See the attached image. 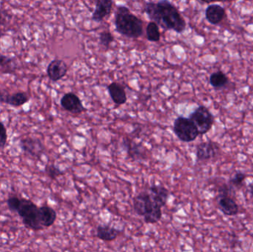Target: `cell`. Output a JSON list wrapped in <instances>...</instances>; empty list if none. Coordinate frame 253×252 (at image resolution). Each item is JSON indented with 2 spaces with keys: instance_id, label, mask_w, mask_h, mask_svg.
<instances>
[{
  "instance_id": "6da1fadb",
  "label": "cell",
  "mask_w": 253,
  "mask_h": 252,
  "mask_svg": "<svg viewBox=\"0 0 253 252\" xmlns=\"http://www.w3.org/2000/svg\"><path fill=\"white\" fill-rule=\"evenodd\" d=\"M144 10L150 20L166 31H174L177 34H182L185 31V19L169 0H159L158 2L147 1Z\"/></svg>"
},
{
  "instance_id": "7a4b0ae2",
  "label": "cell",
  "mask_w": 253,
  "mask_h": 252,
  "mask_svg": "<svg viewBox=\"0 0 253 252\" xmlns=\"http://www.w3.org/2000/svg\"><path fill=\"white\" fill-rule=\"evenodd\" d=\"M116 31L129 38H138L144 34V22L131 13L125 5H119L115 13Z\"/></svg>"
},
{
  "instance_id": "3957f363",
  "label": "cell",
  "mask_w": 253,
  "mask_h": 252,
  "mask_svg": "<svg viewBox=\"0 0 253 252\" xmlns=\"http://www.w3.org/2000/svg\"><path fill=\"white\" fill-rule=\"evenodd\" d=\"M133 210L138 216L144 217L147 224H155L162 219V207L156 204L150 194L141 192L132 200Z\"/></svg>"
},
{
  "instance_id": "277c9868",
  "label": "cell",
  "mask_w": 253,
  "mask_h": 252,
  "mask_svg": "<svg viewBox=\"0 0 253 252\" xmlns=\"http://www.w3.org/2000/svg\"><path fill=\"white\" fill-rule=\"evenodd\" d=\"M16 213L22 218L24 226L28 229L33 231L44 229L39 220V207L31 200L21 198Z\"/></svg>"
},
{
  "instance_id": "5b68a950",
  "label": "cell",
  "mask_w": 253,
  "mask_h": 252,
  "mask_svg": "<svg viewBox=\"0 0 253 252\" xmlns=\"http://www.w3.org/2000/svg\"><path fill=\"white\" fill-rule=\"evenodd\" d=\"M174 133L181 142L190 143L197 139L199 131L193 121L189 118L179 116L174 121Z\"/></svg>"
},
{
  "instance_id": "8992f818",
  "label": "cell",
  "mask_w": 253,
  "mask_h": 252,
  "mask_svg": "<svg viewBox=\"0 0 253 252\" xmlns=\"http://www.w3.org/2000/svg\"><path fill=\"white\" fill-rule=\"evenodd\" d=\"M199 131V135L206 134L214 124V116L208 108L199 106L189 115Z\"/></svg>"
},
{
  "instance_id": "52a82bcc",
  "label": "cell",
  "mask_w": 253,
  "mask_h": 252,
  "mask_svg": "<svg viewBox=\"0 0 253 252\" xmlns=\"http://www.w3.org/2000/svg\"><path fill=\"white\" fill-rule=\"evenodd\" d=\"M60 105L65 110L74 115H80L87 111L81 99L74 93H65L61 99Z\"/></svg>"
},
{
  "instance_id": "ba28073f",
  "label": "cell",
  "mask_w": 253,
  "mask_h": 252,
  "mask_svg": "<svg viewBox=\"0 0 253 252\" xmlns=\"http://www.w3.org/2000/svg\"><path fill=\"white\" fill-rule=\"evenodd\" d=\"M220 152L219 145L212 141L202 142L196 147L198 161H208L216 158Z\"/></svg>"
},
{
  "instance_id": "9c48e42d",
  "label": "cell",
  "mask_w": 253,
  "mask_h": 252,
  "mask_svg": "<svg viewBox=\"0 0 253 252\" xmlns=\"http://www.w3.org/2000/svg\"><path fill=\"white\" fill-rule=\"evenodd\" d=\"M19 146L23 152L34 158H40L45 151V147L41 140L28 137L21 139Z\"/></svg>"
},
{
  "instance_id": "30bf717a",
  "label": "cell",
  "mask_w": 253,
  "mask_h": 252,
  "mask_svg": "<svg viewBox=\"0 0 253 252\" xmlns=\"http://www.w3.org/2000/svg\"><path fill=\"white\" fill-rule=\"evenodd\" d=\"M216 201L218 208L225 216H235L239 213V205L228 194H219Z\"/></svg>"
},
{
  "instance_id": "8fae6325",
  "label": "cell",
  "mask_w": 253,
  "mask_h": 252,
  "mask_svg": "<svg viewBox=\"0 0 253 252\" xmlns=\"http://www.w3.org/2000/svg\"><path fill=\"white\" fill-rule=\"evenodd\" d=\"M68 70V65L63 60L54 59L47 66V74L51 81H58L66 75Z\"/></svg>"
},
{
  "instance_id": "7c38bea8",
  "label": "cell",
  "mask_w": 253,
  "mask_h": 252,
  "mask_svg": "<svg viewBox=\"0 0 253 252\" xmlns=\"http://www.w3.org/2000/svg\"><path fill=\"white\" fill-rule=\"evenodd\" d=\"M114 5V0H96L95 9L92 14V20L102 22L105 17L111 14Z\"/></svg>"
},
{
  "instance_id": "4fadbf2b",
  "label": "cell",
  "mask_w": 253,
  "mask_h": 252,
  "mask_svg": "<svg viewBox=\"0 0 253 252\" xmlns=\"http://www.w3.org/2000/svg\"><path fill=\"white\" fill-rule=\"evenodd\" d=\"M123 146L126 148L129 157L133 161H141L147 158L146 148L141 144L135 143L133 141L126 139L123 142Z\"/></svg>"
},
{
  "instance_id": "5bb4252c",
  "label": "cell",
  "mask_w": 253,
  "mask_h": 252,
  "mask_svg": "<svg viewBox=\"0 0 253 252\" xmlns=\"http://www.w3.org/2000/svg\"><path fill=\"white\" fill-rule=\"evenodd\" d=\"M205 17L211 25H217L227 17V13L219 4H210L205 10Z\"/></svg>"
},
{
  "instance_id": "9a60e30c",
  "label": "cell",
  "mask_w": 253,
  "mask_h": 252,
  "mask_svg": "<svg viewBox=\"0 0 253 252\" xmlns=\"http://www.w3.org/2000/svg\"><path fill=\"white\" fill-rule=\"evenodd\" d=\"M150 196L159 207H165L169 198V191L163 185H152L150 187Z\"/></svg>"
},
{
  "instance_id": "2e32d148",
  "label": "cell",
  "mask_w": 253,
  "mask_h": 252,
  "mask_svg": "<svg viewBox=\"0 0 253 252\" xmlns=\"http://www.w3.org/2000/svg\"><path fill=\"white\" fill-rule=\"evenodd\" d=\"M57 214L56 211L48 206L39 207V220L43 228L53 226L56 221Z\"/></svg>"
},
{
  "instance_id": "e0dca14e",
  "label": "cell",
  "mask_w": 253,
  "mask_h": 252,
  "mask_svg": "<svg viewBox=\"0 0 253 252\" xmlns=\"http://www.w3.org/2000/svg\"><path fill=\"white\" fill-rule=\"evenodd\" d=\"M107 89L114 104L123 105L126 103L127 98L126 90L122 84L117 82H112L108 86Z\"/></svg>"
},
{
  "instance_id": "ac0fdd59",
  "label": "cell",
  "mask_w": 253,
  "mask_h": 252,
  "mask_svg": "<svg viewBox=\"0 0 253 252\" xmlns=\"http://www.w3.org/2000/svg\"><path fill=\"white\" fill-rule=\"evenodd\" d=\"M121 234V231L109 225H99L96 228V237L101 241L111 242L115 241Z\"/></svg>"
},
{
  "instance_id": "d6986e66",
  "label": "cell",
  "mask_w": 253,
  "mask_h": 252,
  "mask_svg": "<svg viewBox=\"0 0 253 252\" xmlns=\"http://www.w3.org/2000/svg\"><path fill=\"white\" fill-rule=\"evenodd\" d=\"M230 80L222 71H218L211 74L210 76V84L215 90H221L228 85Z\"/></svg>"
},
{
  "instance_id": "ffe728a7",
  "label": "cell",
  "mask_w": 253,
  "mask_h": 252,
  "mask_svg": "<svg viewBox=\"0 0 253 252\" xmlns=\"http://www.w3.org/2000/svg\"><path fill=\"white\" fill-rule=\"evenodd\" d=\"M29 101V97L24 92H18V93L10 94L7 101V105L14 108L23 106Z\"/></svg>"
},
{
  "instance_id": "44dd1931",
  "label": "cell",
  "mask_w": 253,
  "mask_h": 252,
  "mask_svg": "<svg viewBox=\"0 0 253 252\" xmlns=\"http://www.w3.org/2000/svg\"><path fill=\"white\" fill-rule=\"evenodd\" d=\"M146 36H147V40L152 42H158L160 41V31H159V25L156 22L151 21L147 24L146 28Z\"/></svg>"
},
{
  "instance_id": "7402d4cb",
  "label": "cell",
  "mask_w": 253,
  "mask_h": 252,
  "mask_svg": "<svg viewBox=\"0 0 253 252\" xmlns=\"http://www.w3.org/2000/svg\"><path fill=\"white\" fill-rule=\"evenodd\" d=\"M44 172L46 175L52 180H56L60 176L65 174L63 171L60 170L59 167H56L53 164H47L44 168Z\"/></svg>"
},
{
  "instance_id": "603a6c76",
  "label": "cell",
  "mask_w": 253,
  "mask_h": 252,
  "mask_svg": "<svg viewBox=\"0 0 253 252\" xmlns=\"http://www.w3.org/2000/svg\"><path fill=\"white\" fill-rule=\"evenodd\" d=\"M114 37L110 31H102L99 34V43L105 48H109L111 43L114 42Z\"/></svg>"
},
{
  "instance_id": "cb8c5ba5",
  "label": "cell",
  "mask_w": 253,
  "mask_h": 252,
  "mask_svg": "<svg viewBox=\"0 0 253 252\" xmlns=\"http://www.w3.org/2000/svg\"><path fill=\"white\" fill-rule=\"evenodd\" d=\"M245 179H246V175L239 172V173H236L235 176L229 180V185L233 189V188H241L245 182Z\"/></svg>"
},
{
  "instance_id": "d4e9b609",
  "label": "cell",
  "mask_w": 253,
  "mask_h": 252,
  "mask_svg": "<svg viewBox=\"0 0 253 252\" xmlns=\"http://www.w3.org/2000/svg\"><path fill=\"white\" fill-rule=\"evenodd\" d=\"M21 202V198L16 196V195H12L9 197L7 200V205L10 211L15 212L16 213L17 211L18 207Z\"/></svg>"
},
{
  "instance_id": "484cf974",
  "label": "cell",
  "mask_w": 253,
  "mask_h": 252,
  "mask_svg": "<svg viewBox=\"0 0 253 252\" xmlns=\"http://www.w3.org/2000/svg\"><path fill=\"white\" fill-rule=\"evenodd\" d=\"M7 142V129L2 122L0 121V149L5 147Z\"/></svg>"
},
{
  "instance_id": "4316f807",
  "label": "cell",
  "mask_w": 253,
  "mask_h": 252,
  "mask_svg": "<svg viewBox=\"0 0 253 252\" xmlns=\"http://www.w3.org/2000/svg\"><path fill=\"white\" fill-rule=\"evenodd\" d=\"M12 62L13 60L11 58L2 56V55L0 56V67L1 68H4V69H10L12 67Z\"/></svg>"
},
{
  "instance_id": "83f0119b",
  "label": "cell",
  "mask_w": 253,
  "mask_h": 252,
  "mask_svg": "<svg viewBox=\"0 0 253 252\" xmlns=\"http://www.w3.org/2000/svg\"><path fill=\"white\" fill-rule=\"evenodd\" d=\"M9 96H10V93H8V91L0 89V104L7 105Z\"/></svg>"
},
{
  "instance_id": "f1b7e54d",
  "label": "cell",
  "mask_w": 253,
  "mask_h": 252,
  "mask_svg": "<svg viewBox=\"0 0 253 252\" xmlns=\"http://www.w3.org/2000/svg\"><path fill=\"white\" fill-rule=\"evenodd\" d=\"M202 3H206V4H211L214 2H221V0H198Z\"/></svg>"
},
{
  "instance_id": "f546056e",
  "label": "cell",
  "mask_w": 253,
  "mask_h": 252,
  "mask_svg": "<svg viewBox=\"0 0 253 252\" xmlns=\"http://www.w3.org/2000/svg\"><path fill=\"white\" fill-rule=\"evenodd\" d=\"M250 193L253 195V184H251V186H250Z\"/></svg>"
},
{
  "instance_id": "4dcf8cb0",
  "label": "cell",
  "mask_w": 253,
  "mask_h": 252,
  "mask_svg": "<svg viewBox=\"0 0 253 252\" xmlns=\"http://www.w3.org/2000/svg\"><path fill=\"white\" fill-rule=\"evenodd\" d=\"M236 1V0H221V2H223V1Z\"/></svg>"
}]
</instances>
